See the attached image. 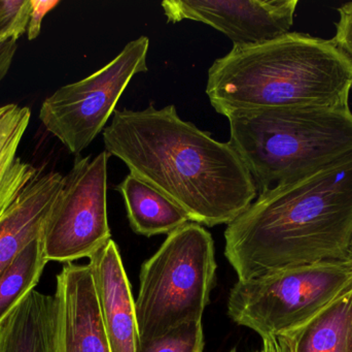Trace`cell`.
Returning <instances> with one entry per match:
<instances>
[{"mask_svg": "<svg viewBox=\"0 0 352 352\" xmlns=\"http://www.w3.org/2000/svg\"><path fill=\"white\" fill-rule=\"evenodd\" d=\"M102 136L109 155L173 200L192 222L230 225L258 198L254 178L231 143L184 121L175 105L116 110Z\"/></svg>", "mask_w": 352, "mask_h": 352, "instance_id": "obj_1", "label": "cell"}, {"mask_svg": "<svg viewBox=\"0 0 352 352\" xmlns=\"http://www.w3.org/2000/svg\"><path fill=\"white\" fill-rule=\"evenodd\" d=\"M352 243V153L258 194L227 225L225 256L238 280L289 267L347 260Z\"/></svg>", "mask_w": 352, "mask_h": 352, "instance_id": "obj_2", "label": "cell"}, {"mask_svg": "<svg viewBox=\"0 0 352 352\" xmlns=\"http://www.w3.org/2000/svg\"><path fill=\"white\" fill-rule=\"evenodd\" d=\"M352 60L332 39L289 32L233 47L208 70L206 94L221 115L234 111L349 103Z\"/></svg>", "mask_w": 352, "mask_h": 352, "instance_id": "obj_3", "label": "cell"}, {"mask_svg": "<svg viewBox=\"0 0 352 352\" xmlns=\"http://www.w3.org/2000/svg\"><path fill=\"white\" fill-rule=\"evenodd\" d=\"M230 141L258 194L303 177L352 153L349 103L234 111Z\"/></svg>", "mask_w": 352, "mask_h": 352, "instance_id": "obj_4", "label": "cell"}, {"mask_svg": "<svg viewBox=\"0 0 352 352\" xmlns=\"http://www.w3.org/2000/svg\"><path fill=\"white\" fill-rule=\"evenodd\" d=\"M217 269L214 242L202 225L190 221L167 235L140 271L135 301L140 341L202 322Z\"/></svg>", "mask_w": 352, "mask_h": 352, "instance_id": "obj_5", "label": "cell"}, {"mask_svg": "<svg viewBox=\"0 0 352 352\" xmlns=\"http://www.w3.org/2000/svg\"><path fill=\"white\" fill-rule=\"evenodd\" d=\"M351 289L349 260L289 267L238 280L230 291L228 313L262 339L285 336Z\"/></svg>", "mask_w": 352, "mask_h": 352, "instance_id": "obj_6", "label": "cell"}, {"mask_svg": "<svg viewBox=\"0 0 352 352\" xmlns=\"http://www.w3.org/2000/svg\"><path fill=\"white\" fill-rule=\"evenodd\" d=\"M148 48L150 39L142 35L100 70L45 99L39 119L47 132L78 156L103 132L133 76L148 72Z\"/></svg>", "mask_w": 352, "mask_h": 352, "instance_id": "obj_7", "label": "cell"}, {"mask_svg": "<svg viewBox=\"0 0 352 352\" xmlns=\"http://www.w3.org/2000/svg\"><path fill=\"white\" fill-rule=\"evenodd\" d=\"M102 151L94 158L76 157L43 231L47 262L72 264L94 256L111 240L107 218V163Z\"/></svg>", "mask_w": 352, "mask_h": 352, "instance_id": "obj_8", "label": "cell"}, {"mask_svg": "<svg viewBox=\"0 0 352 352\" xmlns=\"http://www.w3.org/2000/svg\"><path fill=\"white\" fill-rule=\"evenodd\" d=\"M298 4V0H166L162 8L168 22L204 23L240 47L289 32Z\"/></svg>", "mask_w": 352, "mask_h": 352, "instance_id": "obj_9", "label": "cell"}, {"mask_svg": "<svg viewBox=\"0 0 352 352\" xmlns=\"http://www.w3.org/2000/svg\"><path fill=\"white\" fill-rule=\"evenodd\" d=\"M47 352H111L89 265H64L56 277Z\"/></svg>", "mask_w": 352, "mask_h": 352, "instance_id": "obj_10", "label": "cell"}, {"mask_svg": "<svg viewBox=\"0 0 352 352\" xmlns=\"http://www.w3.org/2000/svg\"><path fill=\"white\" fill-rule=\"evenodd\" d=\"M89 260L111 352H136L135 300L117 244L111 240Z\"/></svg>", "mask_w": 352, "mask_h": 352, "instance_id": "obj_11", "label": "cell"}, {"mask_svg": "<svg viewBox=\"0 0 352 352\" xmlns=\"http://www.w3.org/2000/svg\"><path fill=\"white\" fill-rule=\"evenodd\" d=\"M63 178L55 172L38 173L0 217V276L29 243L43 235Z\"/></svg>", "mask_w": 352, "mask_h": 352, "instance_id": "obj_12", "label": "cell"}, {"mask_svg": "<svg viewBox=\"0 0 352 352\" xmlns=\"http://www.w3.org/2000/svg\"><path fill=\"white\" fill-rule=\"evenodd\" d=\"M134 233L144 237L169 235L190 222L186 213L164 194L129 174L118 186Z\"/></svg>", "mask_w": 352, "mask_h": 352, "instance_id": "obj_13", "label": "cell"}, {"mask_svg": "<svg viewBox=\"0 0 352 352\" xmlns=\"http://www.w3.org/2000/svg\"><path fill=\"white\" fill-rule=\"evenodd\" d=\"M30 118L29 107L14 103L0 107V217L38 175L32 165L16 156Z\"/></svg>", "mask_w": 352, "mask_h": 352, "instance_id": "obj_14", "label": "cell"}, {"mask_svg": "<svg viewBox=\"0 0 352 352\" xmlns=\"http://www.w3.org/2000/svg\"><path fill=\"white\" fill-rule=\"evenodd\" d=\"M287 336L293 352H352V289Z\"/></svg>", "mask_w": 352, "mask_h": 352, "instance_id": "obj_15", "label": "cell"}, {"mask_svg": "<svg viewBox=\"0 0 352 352\" xmlns=\"http://www.w3.org/2000/svg\"><path fill=\"white\" fill-rule=\"evenodd\" d=\"M51 296L32 291L0 324V352H47Z\"/></svg>", "mask_w": 352, "mask_h": 352, "instance_id": "obj_16", "label": "cell"}, {"mask_svg": "<svg viewBox=\"0 0 352 352\" xmlns=\"http://www.w3.org/2000/svg\"><path fill=\"white\" fill-rule=\"evenodd\" d=\"M47 260L43 235L29 243L0 276V324L12 310L34 291Z\"/></svg>", "mask_w": 352, "mask_h": 352, "instance_id": "obj_17", "label": "cell"}, {"mask_svg": "<svg viewBox=\"0 0 352 352\" xmlns=\"http://www.w3.org/2000/svg\"><path fill=\"white\" fill-rule=\"evenodd\" d=\"M202 322L182 324L166 334L148 341H138L136 352H202Z\"/></svg>", "mask_w": 352, "mask_h": 352, "instance_id": "obj_18", "label": "cell"}, {"mask_svg": "<svg viewBox=\"0 0 352 352\" xmlns=\"http://www.w3.org/2000/svg\"><path fill=\"white\" fill-rule=\"evenodd\" d=\"M30 12L31 0H0V43L27 32Z\"/></svg>", "mask_w": 352, "mask_h": 352, "instance_id": "obj_19", "label": "cell"}, {"mask_svg": "<svg viewBox=\"0 0 352 352\" xmlns=\"http://www.w3.org/2000/svg\"><path fill=\"white\" fill-rule=\"evenodd\" d=\"M339 14L333 41L352 60V1L337 8Z\"/></svg>", "mask_w": 352, "mask_h": 352, "instance_id": "obj_20", "label": "cell"}, {"mask_svg": "<svg viewBox=\"0 0 352 352\" xmlns=\"http://www.w3.org/2000/svg\"><path fill=\"white\" fill-rule=\"evenodd\" d=\"M60 3L59 0H31L30 19H29L27 37L29 41L36 39L41 30V23L47 12Z\"/></svg>", "mask_w": 352, "mask_h": 352, "instance_id": "obj_21", "label": "cell"}, {"mask_svg": "<svg viewBox=\"0 0 352 352\" xmlns=\"http://www.w3.org/2000/svg\"><path fill=\"white\" fill-rule=\"evenodd\" d=\"M16 51V41L10 39L0 43V81L8 74Z\"/></svg>", "mask_w": 352, "mask_h": 352, "instance_id": "obj_22", "label": "cell"}, {"mask_svg": "<svg viewBox=\"0 0 352 352\" xmlns=\"http://www.w3.org/2000/svg\"><path fill=\"white\" fill-rule=\"evenodd\" d=\"M256 352H293L289 336L266 337L263 338L260 351Z\"/></svg>", "mask_w": 352, "mask_h": 352, "instance_id": "obj_23", "label": "cell"}, {"mask_svg": "<svg viewBox=\"0 0 352 352\" xmlns=\"http://www.w3.org/2000/svg\"><path fill=\"white\" fill-rule=\"evenodd\" d=\"M349 262L352 264V243H351V252H349Z\"/></svg>", "mask_w": 352, "mask_h": 352, "instance_id": "obj_24", "label": "cell"}, {"mask_svg": "<svg viewBox=\"0 0 352 352\" xmlns=\"http://www.w3.org/2000/svg\"><path fill=\"white\" fill-rule=\"evenodd\" d=\"M230 352H237V351H236V349H232V351Z\"/></svg>", "mask_w": 352, "mask_h": 352, "instance_id": "obj_25", "label": "cell"}]
</instances>
